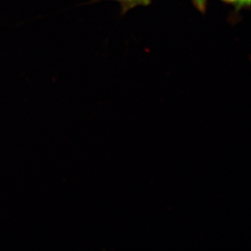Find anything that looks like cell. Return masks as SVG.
I'll list each match as a JSON object with an SVG mask.
<instances>
[{
	"mask_svg": "<svg viewBox=\"0 0 251 251\" xmlns=\"http://www.w3.org/2000/svg\"><path fill=\"white\" fill-rule=\"evenodd\" d=\"M121 4L124 12L132 9L138 6H146L149 4L151 0H116Z\"/></svg>",
	"mask_w": 251,
	"mask_h": 251,
	"instance_id": "1",
	"label": "cell"
},
{
	"mask_svg": "<svg viewBox=\"0 0 251 251\" xmlns=\"http://www.w3.org/2000/svg\"><path fill=\"white\" fill-rule=\"evenodd\" d=\"M221 1L227 4L232 5L237 11L251 6V0H221Z\"/></svg>",
	"mask_w": 251,
	"mask_h": 251,
	"instance_id": "2",
	"label": "cell"
},
{
	"mask_svg": "<svg viewBox=\"0 0 251 251\" xmlns=\"http://www.w3.org/2000/svg\"><path fill=\"white\" fill-rule=\"evenodd\" d=\"M193 4L196 7L197 9L199 10V12H206V5L208 0H191Z\"/></svg>",
	"mask_w": 251,
	"mask_h": 251,
	"instance_id": "3",
	"label": "cell"
}]
</instances>
